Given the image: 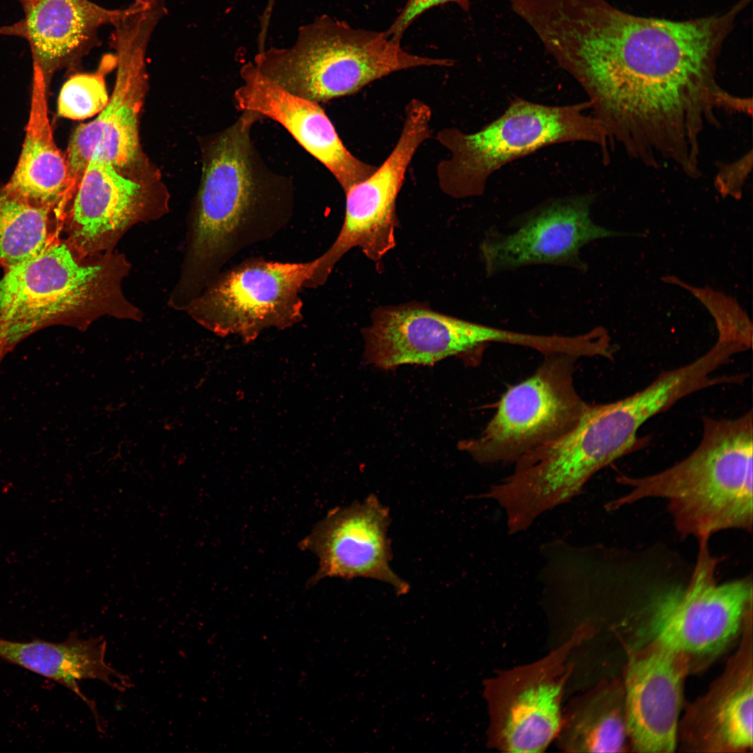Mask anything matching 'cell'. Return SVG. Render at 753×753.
<instances>
[{"instance_id": "5bb4252c", "label": "cell", "mask_w": 753, "mask_h": 753, "mask_svg": "<svg viewBox=\"0 0 753 753\" xmlns=\"http://www.w3.org/2000/svg\"><path fill=\"white\" fill-rule=\"evenodd\" d=\"M591 195L558 199L535 208L513 223L508 232L489 231L480 244L486 274L533 265H556L580 270L586 266L581 250L595 240L642 236L612 230L591 217Z\"/></svg>"}, {"instance_id": "7402d4cb", "label": "cell", "mask_w": 753, "mask_h": 753, "mask_svg": "<svg viewBox=\"0 0 753 753\" xmlns=\"http://www.w3.org/2000/svg\"><path fill=\"white\" fill-rule=\"evenodd\" d=\"M47 85L41 72L33 69L26 136L16 168L4 186L28 201L54 209L61 218L68 201V169L65 155L53 138Z\"/></svg>"}, {"instance_id": "30bf717a", "label": "cell", "mask_w": 753, "mask_h": 753, "mask_svg": "<svg viewBox=\"0 0 753 753\" xmlns=\"http://www.w3.org/2000/svg\"><path fill=\"white\" fill-rule=\"evenodd\" d=\"M315 260L280 262L251 257L221 271L188 305L190 315L217 335L245 341L264 330L284 329L303 319L300 294Z\"/></svg>"}, {"instance_id": "484cf974", "label": "cell", "mask_w": 753, "mask_h": 753, "mask_svg": "<svg viewBox=\"0 0 753 753\" xmlns=\"http://www.w3.org/2000/svg\"><path fill=\"white\" fill-rule=\"evenodd\" d=\"M662 280L687 290L704 305L715 322L717 340L739 345L747 351L752 348V321L735 298L709 287L692 286L675 275H665Z\"/></svg>"}, {"instance_id": "4fadbf2b", "label": "cell", "mask_w": 753, "mask_h": 753, "mask_svg": "<svg viewBox=\"0 0 753 753\" xmlns=\"http://www.w3.org/2000/svg\"><path fill=\"white\" fill-rule=\"evenodd\" d=\"M166 13L163 2L143 3L112 25L110 45L116 61L112 93L93 121L76 128L82 138L96 146L94 152L123 174L140 160L139 120L147 86L146 54Z\"/></svg>"}, {"instance_id": "6da1fadb", "label": "cell", "mask_w": 753, "mask_h": 753, "mask_svg": "<svg viewBox=\"0 0 753 753\" xmlns=\"http://www.w3.org/2000/svg\"><path fill=\"white\" fill-rule=\"evenodd\" d=\"M526 22L587 93L610 147L651 167L700 166L704 128L740 98L715 79L720 19L671 21L604 0H532Z\"/></svg>"}, {"instance_id": "8992f818", "label": "cell", "mask_w": 753, "mask_h": 753, "mask_svg": "<svg viewBox=\"0 0 753 753\" xmlns=\"http://www.w3.org/2000/svg\"><path fill=\"white\" fill-rule=\"evenodd\" d=\"M60 239L0 279V361L43 328L77 324L117 291L112 261L82 262Z\"/></svg>"}, {"instance_id": "3957f363", "label": "cell", "mask_w": 753, "mask_h": 753, "mask_svg": "<svg viewBox=\"0 0 753 753\" xmlns=\"http://www.w3.org/2000/svg\"><path fill=\"white\" fill-rule=\"evenodd\" d=\"M752 471V410L734 418L704 417L700 442L688 456L657 473L619 476L629 492L609 508L664 499L678 532L698 541L722 530L751 531Z\"/></svg>"}, {"instance_id": "7a4b0ae2", "label": "cell", "mask_w": 753, "mask_h": 753, "mask_svg": "<svg viewBox=\"0 0 753 753\" xmlns=\"http://www.w3.org/2000/svg\"><path fill=\"white\" fill-rule=\"evenodd\" d=\"M261 118L241 112L234 123L204 142L181 284L187 301L236 254L272 238L292 218L291 180L268 166L252 139V126Z\"/></svg>"}, {"instance_id": "f1b7e54d", "label": "cell", "mask_w": 753, "mask_h": 753, "mask_svg": "<svg viewBox=\"0 0 753 753\" xmlns=\"http://www.w3.org/2000/svg\"><path fill=\"white\" fill-rule=\"evenodd\" d=\"M145 2L166 1L167 0H141ZM177 1V0H176Z\"/></svg>"}, {"instance_id": "4316f807", "label": "cell", "mask_w": 753, "mask_h": 753, "mask_svg": "<svg viewBox=\"0 0 753 753\" xmlns=\"http://www.w3.org/2000/svg\"><path fill=\"white\" fill-rule=\"evenodd\" d=\"M448 3L457 4L464 11L469 10L470 0H406L394 22L385 32L392 39L401 42L406 30L421 15L432 8Z\"/></svg>"}, {"instance_id": "603a6c76", "label": "cell", "mask_w": 753, "mask_h": 753, "mask_svg": "<svg viewBox=\"0 0 753 753\" xmlns=\"http://www.w3.org/2000/svg\"><path fill=\"white\" fill-rule=\"evenodd\" d=\"M565 752H623L629 738L623 682L606 680L574 697L554 740Z\"/></svg>"}, {"instance_id": "277c9868", "label": "cell", "mask_w": 753, "mask_h": 753, "mask_svg": "<svg viewBox=\"0 0 753 753\" xmlns=\"http://www.w3.org/2000/svg\"><path fill=\"white\" fill-rule=\"evenodd\" d=\"M252 63L287 91L319 103L353 95L400 70L449 67L451 61L411 54L385 31L355 29L323 15L300 29L294 45L261 52Z\"/></svg>"}, {"instance_id": "83f0119b", "label": "cell", "mask_w": 753, "mask_h": 753, "mask_svg": "<svg viewBox=\"0 0 753 753\" xmlns=\"http://www.w3.org/2000/svg\"><path fill=\"white\" fill-rule=\"evenodd\" d=\"M752 166V152L736 162L724 165L720 169L715 180L717 191L723 197L731 196L739 199L742 188Z\"/></svg>"}, {"instance_id": "2e32d148", "label": "cell", "mask_w": 753, "mask_h": 753, "mask_svg": "<svg viewBox=\"0 0 753 753\" xmlns=\"http://www.w3.org/2000/svg\"><path fill=\"white\" fill-rule=\"evenodd\" d=\"M390 523L388 509L374 494L330 512L301 544L319 559L311 581L327 577H365L390 584L398 595L406 593L409 584L390 566Z\"/></svg>"}, {"instance_id": "5b68a950", "label": "cell", "mask_w": 753, "mask_h": 753, "mask_svg": "<svg viewBox=\"0 0 753 753\" xmlns=\"http://www.w3.org/2000/svg\"><path fill=\"white\" fill-rule=\"evenodd\" d=\"M588 101L550 106L516 98L504 113L480 130H440L438 142L450 156L436 166L442 192L455 199L482 195L489 176L505 165L555 144L586 142L598 145L604 162L610 147L607 133L593 116Z\"/></svg>"}, {"instance_id": "e0dca14e", "label": "cell", "mask_w": 753, "mask_h": 753, "mask_svg": "<svg viewBox=\"0 0 753 753\" xmlns=\"http://www.w3.org/2000/svg\"><path fill=\"white\" fill-rule=\"evenodd\" d=\"M150 204L145 183L94 152L65 208L59 239L83 260L111 247Z\"/></svg>"}, {"instance_id": "ffe728a7", "label": "cell", "mask_w": 753, "mask_h": 753, "mask_svg": "<svg viewBox=\"0 0 753 753\" xmlns=\"http://www.w3.org/2000/svg\"><path fill=\"white\" fill-rule=\"evenodd\" d=\"M24 18L12 33L25 38L33 69L48 83L57 70L73 65L100 44L98 33L135 12L144 2L135 0L120 9L102 7L89 0H20Z\"/></svg>"}, {"instance_id": "8fae6325", "label": "cell", "mask_w": 753, "mask_h": 753, "mask_svg": "<svg viewBox=\"0 0 753 753\" xmlns=\"http://www.w3.org/2000/svg\"><path fill=\"white\" fill-rule=\"evenodd\" d=\"M432 115L424 101L411 100L405 107L402 130L388 158L367 178L344 192L343 224L330 248L315 259L309 281L312 287L324 285L350 250L358 247L368 259L379 261L396 245L397 198L415 153L431 137Z\"/></svg>"}, {"instance_id": "7c38bea8", "label": "cell", "mask_w": 753, "mask_h": 753, "mask_svg": "<svg viewBox=\"0 0 753 753\" xmlns=\"http://www.w3.org/2000/svg\"><path fill=\"white\" fill-rule=\"evenodd\" d=\"M362 333L367 361L384 370L431 365L448 357L475 365L489 344L531 348L535 342L533 334L464 320L416 301L375 308Z\"/></svg>"}, {"instance_id": "d4e9b609", "label": "cell", "mask_w": 753, "mask_h": 753, "mask_svg": "<svg viewBox=\"0 0 753 753\" xmlns=\"http://www.w3.org/2000/svg\"><path fill=\"white\" fill-rule=\"evenodd\" d=\"M116 63L115 54H106L94 72L71 76L59 93V114L70 119L82 120L102 112L109 99L105 77L116 68Z\"/></svg>"}, {"instance_id": "52a82bcc", "label": "cell", "mask_w": 753, "mask_h": 753, "mask_svg": "<svg viewBox=\"0 0 753 753\" xmlns=\"http://www.w3.org/2000/svg\"><path fill=\"white\" fill-rule=\"evenodd\" d=\"M699 551L686 587L671 588L651 602L641 625L643 641H654L685 657L690 670L717 658L752 615V584L747 579L718 584L717 560L708 540Z\"/></svg>"}, {"instance_id": "9a60e30c", "label": "cell", "mask_w": 753, "mask_h": 753, "mask_svg": "<svg viewBox=\"0 0 753 753\" xmlns=\"http://www.w3.org/2000/svg\"><path fill=\"white\" fill-rule=\"evenodd\" d=\"M690 671L685 657L658 643L644 641L630 651L623 684L629 743L634 752L674 751Z\"/></svg>"}, {"instance_id": "9c48e42d", "label": "cell", "mask_w": 753, "mask_h": 753, "mask_svg": "<svg viewBox=\"0 0 753 753\" xmlns=\"http://www.w3.org/2000/svg\"><path fill=\"white\" fill-rule=\"evenodd\" d=\"M594 629L579 625L561 644L531 663L501 671L484 682L489 747L501 752H541L559 731L570 657Z\"/></svg>"}, {"instance_id": "ac0fdd59", "label": "cell", "mask_w": 753, "mask_h": 753, "mask_svg": "<svg viewBox=\"0 0 753 753\" xmlns=\"http://www.w3.org/2000/svg\"><path fill=\"white\" fill-rule=\"evenodd\" d=\"M240 75L242 84L234 93L235 107L280 123L333 174L344 192L376 169L347 149L318 102L284 89L259 73L252 62L241 68Z\"/></svg>"}, {"instance_id": "d6986e66", "label": "cell", "mask_w": 753, "mask_h": 753, "mask_svg": "<svg viewBox=\"0 0 753 753\" xmlns=\"http://www.w3.org/2000/svg\"><path fill=\"white\" fill-rule=\"evenodd\" d=\"M737 653L708 691L687 708L678 737L685 750L741 752L752 747V618Z\"/></svg>"}, {"instance_id": "cb8c5ba5", "label": "cell", "mask_w": 753, "mask_h": 753, "mask_svg": "<svg viewBox=\"0 0 753 753\" xmlns=\"http://www.w3.org/2000/svg\"><path fill=\"white\" fill-rule=\"evenodd\" d=\"M61 217L52 208L0 188V267L7 271L59 239Z\"/></svg>"}, {"instance_id": "ba28073f", "label": "cell", "mask_w": 753, "mask_h": 753, "mask_svg": "<svg viewBox=\"0 0 753 753\" xmlns=\"http://www.w3.org/2000/svg\"><path fill=\"white\" fill-rule=\"evenodd\" d=\"M578 359L563 353L545 356L531 376L503 395L480 435L459 441L458 448L481 464L515 463L568 433L589 404L575 385Z\"/></svg>"}, {"instance_id": "44dd1931", "label": "cell", "mask_w": 753, "mask_h": 753, "mask_svg": "<svg viewBox=\"0 0 753 753\" xmlns=\"http://www.w3.org/2000/svg\"><path fill=\"white\" fill-rule=\"evenodd\" d=\"M106 645L102 637L82 639L76 632L60 643L41 639L18 642L0 638V657L70 690L88 706L101 730L96 704L81 692L77 682L96 679L121 692L131 685L126 676L106 663Z\"/></svg>"}]
</instances>
